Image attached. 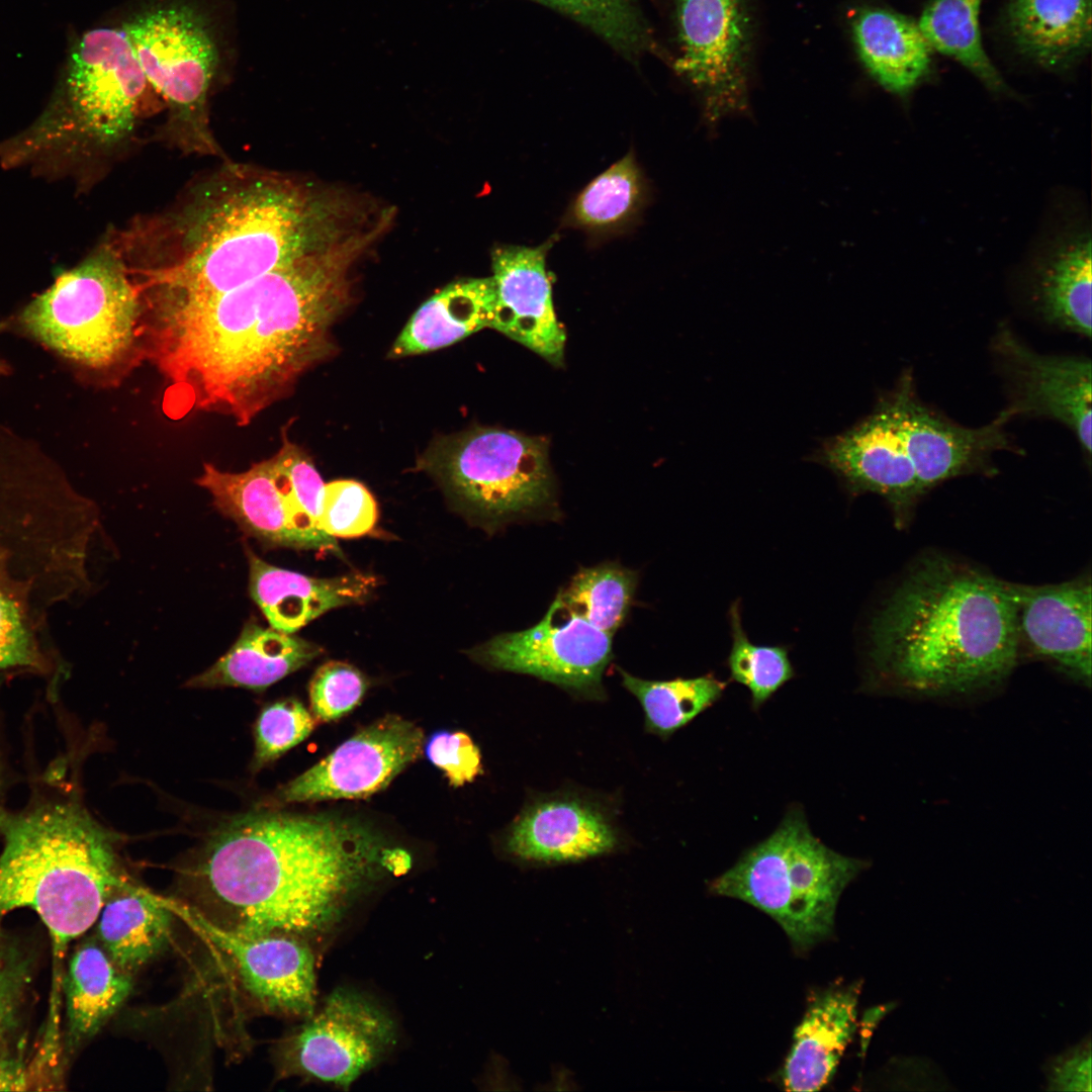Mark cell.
<instances>
[{"instance_id":"1","label":"cell","mask_w":1092,"mask_h":1092,"mask_svg":"<svg viewBox=\"0 0 1092 1092\" xmlns=\"http://www.w3.org/2000/svg\"><path fill=\"white\" fill-rule=\"evenodd\" d=\"M367 246L355 234L220 294L153 297L141 355L194 407L246 426L331 353Z\"/></svg>"},{"instance_id":"2","label":"cell","mask_w":1092,"mask_h":1092,"mask_svg":"<svg viewBox=\"0 0 1092 1092\" xmlns=\"http://www.w3.org/2000/svg\"><path fill=\"white\" fill-rule=\"evenodd\" d=\"M410 866L407 851L357 818L261 812L214 834L200 875L235 918L228 927L299 936L326 930L373 882Z\"/></svg>"},{"instance_id":"3","label":"cell","mask_w":1092,"mask_h":1092,"mask_svg":"<svg viewBox=\"0 0 1092 1092\" xmlns=\"http://www.w3.org/2000/svg\"><path fill=\"white\" fill-rule=\"evenodd\" d=\"M1006 581L939 554L916 561L870 626V681L926 696L1006 679L1019 653Z\"/></svg>"},{"instance_id":"4","label":"cell","mask_w":1092,"mask_h":1092,"mask_svg":"<svg viewBox=\"0 0 1092 1092\" xmlns=\"http://www.w3.org/2000/svg\"><path fill=\"white\" fill-rule=\"evenodd\" d=\"M332 201L290 180L238 175L215 183L185 212L173 257L129 268L155 297L220 294L347 237Z\"/></svg>"},{"instance_id":"5","label":"cell","mask_w":1092,"mask_h":1092,"mask_svg":"<svg viewBox=\"0 0 1092 1092\" xmlns=\"http://www.w3.org/2000/svg\"><path fill=\"white\" fill-rule=\"evenodd\" d=\"M0 916L32 910L57 954L88 930L115 887L112 835L74 802L19 813L0 807Z\"/></svg>"},{"instance_id":"6","label":"cell","mask_w":1092,"mask_h":1092,"mask_svg":"<svg viewBox=\"0 0 1092 1092\" xmlns=\"http://www.w3.org/2000/svg\"><path fill=\"white\" fill-rule=\"evenodd\" d=\"M866 860L825 845L804 811L788 809L777 829L710 883L712 894L746 902L770 916L804 951L833 930L838 900Z\"/></svg>"},{"instance_id":"7","label":"cell","mask_w":1092,"mask_h":1092,"mask_svg":"<svg viewBox=\"0 0 1092 1092\" xmlns=\"http://www.w3.org/2000/svg\"><path fill=\"white\" fill-rule=\"evenodd\" d=\"M142 315L128 267L104 246L58 276L26 306L22 322L48 347L100 369L141 355Z\"/></svg>"},{"instance_id":"8","label":"cell","mask_w":1092,"mask_h":1092,"mask_svg":"<svg viewBox=\"0 0 1092 1092\" xmlns=\"http://www.w3.org/2000/svg\"><path fill=\"white\" fill-rule=\"evenodd\" d=\"M424 463L493 524L540 514L554 502L549 446L543 437L475 428L433 445Z\"/></svg>"},{"instance_id":"9","label":"cell","mask_w":1092,"mask_h":1092,"mask_svg":"<svg viewBox=\"0 0 1092 1092\" xmlns=\"http://www.w3.org/2000/svg\"><path fill=\"white\" fill-rule=\"evenodd\" d=\"M675 68L701 95L714 126L749 107L754 38L750 0H677Z\"/></svg>"},{"instance_id":"10","label":"cell","mask_w":1092,"mask_h":1092,"mask_svg":"<svg viewBox=\"0 0 1092 1092\" xmlns=\"http://www.w3.org/2000/svg\"><path fill=\"white\" fill-rule=\"evenodd\" d=\"M122 29L149 83L192 126L198 146L214 145L203 119L217 50L202 17L186 5L148 9Z\"/></svg>"},{"instance_id":"11","label":"cell","mask_w":1092,"mask_h":1092,"mask_svg":"<svg viewBox=\"0 0 1092 1092\" xmlns=\"http://www.w3.org/2000/svg\"><path fill=\"white\" fill-rule=\"evenodd\" d=\"M281 1045L289 1075L349 1087L395 1043V1025L377 1004L356 991L338 988L318 1011Z\"/></svg>"},{"instance_id":"12","label":"cell","mask_w":1092,"mask_h":1092,"mask_svg":"<svg viewBox=\"0 0 1092 1092\" xmlns=\"http://www.w3.org/2000/svg\"><path fill=\"white\" fill-rule=\"evenodd\" d=\"M491 668L530 674L576 696L605 697L603 674L613 658L612 636L554 603L535 626L499 634L469 651Z\"/></svg>"},{"instance_id":"13","label":"cell","mask_w":1092,"mask_h":1092,"mask_svg":"<svg viewBox=\"0 0 1092 1092\" xmlns=\"http://www.w3.org/2000/svg\"><path fill=\"white\" fill-rule=\"evenodd\" d=\"M165 903L172 913L226 954L244 987L263 1007L300 1017L314 1011V958L297 936L240 931L214 922L194 908L166 899Z\"/></svg>"},{"instance_id":"14","label":"cell","mask_w":1092,"mask_h":1092,"mask_svg":"<svg viewBox=\"0 0 1092 1092\" xmlns=\"http://www.w3.org/2000/svg\"><path fill=\"white\" fill-rule=\"evenodd\" d=\"M881 403L913 464L922 495L947 479L993 471L996 451L1018 452L1005 432V425L1013 418L1007 410L983 427L960 426L918 399L908 372Z\"/></svg>"},{"instance_id":"15","label":"cell","mask_w":1092,"mask_h":1092,"mask_svg":"<svg viewBox=\"0 0 1092 1092\" xmlns=\"http://www.w3.org/2000/svg\"><path fill=\"white\" fill-rule=\"evenodd\" d=\"M421 727L386 715L340 744L325 758L284 785L282 803L367 798L384 788L423 753Z\"/></svg>"},{"instance_id":"16","label":"cell","mask_w":1092,"mask_h":1092,"mask_svg":"<svg viewBox=\"0 0 1092 1092\" xmlns=\"http://www.w3.org/2000/svg\"><path fill=\"white\" fill-rule=\"evenodd\" d=\"M815 459L851 493L884 497L898 528L908 524L922 496L913 464L881 401L864 420L827 439Z\"/></svg>"},{"instance_id":"17","label":"cell","mask_w":1092,"mask_h":1092,"mask_svg":"<svg viewBox=\"0 0 1092 1092\" xmlns=\"http://www.w3.org/2000/svg\"><path fill=\"white\" fill-rule=\"evenodd\" d=\"M1011 382L1012 417H1045L1073 431L1083 453L1091 455V362L1077 356L1042 355L1002 328L995 340Z\"/></svg>"},{"instance_id":"18","label":"cell","mask_w":1092,"mask_h":1092,"mask_svg":"<svg viewBox=\"0 0 1092 1092\" xmlns=\"http://www.w3.org/2000/svg\"><path fill=\"white\" fill-rule=\"evenodd\" d=\"M1019 641L1050 660L1071 678L1091 681V580L1078 578L1053 584L1007 582Z\"/></svg>"},{"instance_id":"19","label":"cell","mask_w":1092,"mask_h":1092,"mask_svg":"<svg viewBox=\"0 0 1092 1092\" xmlns=\"http://www.w3.org/2000/svg\"><path fill=\"white\" fill-rule=\"evenodd\" d=\"M550 245L503 246L492 252L495 305L490 328L560 366L566 334L556 317L546 269Z\"/></svg>"},{"instance_id":"20","label":"cell","mask_w":1092,"mask_h":1092,"mask_svg":"<svg viewBox=\"0 0 1092 1092\" xmlns=\"http://www.w3.org/2000/svg\"><path fill=\"white\" fill-rule=\"evenodd\" d=\"M616 832L601 810L576 798H554L529 805L505 836L507 851L522 860L555 863L612 851Z\"/></svg>"},{"instance_id":"21","label":"cell","mask_w":1092,"mask_h":1092,"mask_svg":"<svg viewBox=\"0 0 1092 1092\" xmlns=\"http://www.w3.org/2000/svg\"><path fill=\"white\" fill-rule=\"evenodd\" d=\"M250 593L270 626L291 634L327 611L365 602L374 590V576L352 573L315 578L271 565L247 550Z\"/></svg>"},{"instance_id":"22","label":"cell","mask_w":1092,"mask_h":1092,"mask_svg":"<svg viewBox=\"0 0 1092 1092\" xmlns=\"http://www.w3.org/2000/svg\"><path fill=\"white\" fill-rule=\"evenodd\" d=\"M860 988L831 987L809 1004L782 1069L787 1091H818L830 1082L857 1027Z\"/></svg>"},{"instance_id":"23","label":"cell","mask_w":1092,"mask_h":1092,"mask_svg":"<svg viewBox=\"0 0 1092 1092\" xmlns=\"http://www.w3.org/2000/svg\"><path fill=\"white\" fill-rule=\"evenodd\" d=\"M196 482L210 493L218 511L246 533L269 544L298 547L272 458L243 472H226L204 463Z\"/></svg>"},{"instance_id":"24","label":"cell","mask_w":1092,"mask_h":1092,"mask_svg":"<svg viewBox=\"0 0 1092 1092\" xmlns=\"http://www.w3.org/2000/svg\"><path fill=\"white\" fill-rule=\"evenodd\" d=\"M860 61L887 91L905 96L929 73L932 47L918 22L884 8H864L851 20Z\"/></svg>"},{"instance_id":"25","label":"cell","mask_w":1092,"mask_h":1092,"mask_svg":"<svg viewBox=\"0 0 1092 1092\" xmlns=\"http://www.w3.org/2000/svg\"><path fill=\"white\" fill-rule=\"evenodd\" d=\"M1006 19L1016 48L1042 68H1067L1091 48L1092 0H1009Z\"/></svg>"},{"instance_id":"26","label":"cell","mask_w":1092,"mask_h":1092,"mask_svg":"<svg viewBox=\"0 0 1092 1092\" xmlns=\"http://www.w3.org/2000/svg\"><path fill=\"white\" fill-rule=\"evenodd\" d=\"M1033 300L1050 325L1091 337V235L1074 229L1052 246L1033 274Z\"/></svg>"},{"instance_id":"27","label":"cell","mask_w":1092,"mask_h":1092,"mask_svg":"<svg viewBox=\"0 0 1092 1092\" xmlns=\"http://www.w3.org/2000/svg\"><path fill=\"white\" fill-rule=\"evenodd\" d=\"M494 305L492 277L449 284L413 314L392 345L389 357L435 351L490 328Z\"/></svg>"},{"instance_id":"28","label":"cell","mask_w":1092,"mask_h":1092,"mask_svg":"<svg viewBox=\"0 0 1092 1092\" xmlns=\"http://www.w3.org/2000/svg\"><path fill=\"white\" fill-rule=\"evenodd\" d=\"M321 652L311 642L250 621L231 649L186 686L260 691L301 668Z\"/></svg>"},{"instance_id":"29","label":"cell","mask_w":1092,"mask_h":1092,"mask_svg":"<svg viewBox=\"0 0 1092 1092\" xmlns=\"http://www.w3.org/2000/svg\"><path fill=\"white\" fill-rule=\"evenodd\" d=\"M99 915L101 946L121 970L132 973L152 961L167 945L172 911L163 898L143 889L119 884Z\"/></svg>"},{"instance_id":"30","label":"cell","mask_w":1092,"mask_h":1092,"mask_svg":"<svg viewBox=\"0 0 1092 1092\" xmlns=\"http://www.w3.org/2000/svg\"><path fill=\"white\" fill-rule=\"evenodd\" d=\"M130 974L104 948L86 942L73 953L65 978L69 1033L78 1043L93 1036L120 1007L131 990Z\"/></svg>"},{"instance_id":"31","label":"cell","mask_w":1092,"mask_h":1092,"mask_svg":"<svg viewBox=\"0 0 1092 1092\" xmlns=\"http://www.w3.org/2000/svg\"><path fill=\"white\" fill-rule=\"evenodd\" d=\"M984 0H932L918 21L933 50L950 57L973 73L989 90L1008 89L984 50L980 10Z\"/></svg>"},{"instance_id":"32","label":"cell","mask_w":1092,"mask_h":1092,"mask_svg":"<svg viewBox=\"0 0 1092 1092\" xmlns=\"http://www.w3.org/2000/svg\"><path fill=\"white\" fill-rule=\"evenodd\" d=\"M622 685L640 702L646 730L667 738L720 700L727 682L713 673L670 680H647L619 668Z\"/></svg>"},{"instance_id":"33","label":"cell","mask_w":1092,"mask_h":1092,"mask_svg":"<svg viewBox=\"0 0 1092 1092\" xmlns=\"http://www.w3.org/2000/svg\"><path fill=\"white\" fill-rule=\"evenodd\" d=\"M637 581V572L616 562L580 568L553 603L613 636L629 613Z\"/></svg>"},{"instance_id":"34","label":"cell","mask_w":1092,"mask_h":1092,"mask_svg":"<svg viewBox=\"0 0 1092 1092\" xmlns=\"http://www.w3.org/2000/svg\"><path fill=\"white\" fill-rule=\"evenodd\" d=\"M271 458L288 500L299 548L339 552L336 539L320 524L325 484L311 459L286 439Z\"/></svg>"},{"instance_id":"35","label":"cell","mask_w":1092,"mask_h":1092,"mask_svg":"<svg viewBox=\"0 0 1092 1092\" xmlns=\"http://www.w3.org/2000/svg\"><path fill=\"white\" fill-rule=\"evenodd\" d=\"M641 186L638 166L628 154L586 185L572 205L570 218L594 231L620 225L637 209Z\"/></svg>"},{"instance_id":"36","label":"cell","mask_w":1092,"mask_h":1092,"mask_svg":"<svg viewBox=\"0 0 1092 1092\" xmlns=\"http://www.w3.org/2000/svg\"><path fill=\"white\" fill-rule=\"evenodd\" d=\"M732 647L727 659L731 679L746 687L751 706L757 711L775 693L795 676L784 646L751 643L743 630L739 602L729 610Z\"/></svg>"},{"instance_id":"37","label":"cell","mask_w":1092,"mask_h":1092,"mask_svg":"<svg viewBox=\"0 0 1092 1092\" xmlns=\"http://www.w3.org/2000/svg\"><path fill=\"white\" fill-rule=\"evenodd\" d=\"M590 28L608 42L632 52L645 40V31L630 0H539Z\"/></svg>"},{"instance_id":"38","label":"cell","mask_w":1092,"mask_h":1092,"mask_svg":"<svg viewBox=\"0 0 1092 1092\" xmlns=\"http://www.w3.org/2000/svg\"><path fill=\"white\" fill-rule=\"evenodd\" d=\"M317 721L300 702L286 699L266 706L255 726L253 768L274 761L309 736Z\"/></svg>"},{"instance_id":"39","label":"cell","mask_w":1092,"mask_h":1092,"mask_svg":"<svg viewBox=\"0 0 1092 1092\" xmlns=\"http://www.w3.org/2000/svg\"><path fill=\"white\" fill-rule=\"evenodd\" d=\"M377 519L376 502L362 483L341 479L325 484L320 524L330 537L366 535L373 530Z\"/></svg>"},{"instance_id":"40","label":"cell","mask_w":1092,"mask_h":1092,"mask_svg":"<svg viewBox=\"0 0 1092 1092\" xmlns=\"http://www.w3.org/2000/svg\"><path fill=\"white\" fill-rule=\"evenodd\" d=\"M367 688L363 674L342 661H328L309 684L310 710L317 722H332L350 713L362 701Z\"/></svg>"},{"instance_id":"41","label":"cell","mask_w":1092,"mask_h":1092,"mask_svg":"<svg viewBox=\"0 0 1092 1092\" xmlns=\"http://www.w3.org/2000/svg\"><path fill=\"white\" fill-rule=\"evenodd\" d=\"M43 666L22 600L0 587V669Z\"/></svg>"},{"instance_id":"42","label":"cell","mask_w":1092,"mask_h":1092,"mask_svg":"<svg viewBox=\"0 0 1092 1092\" xmlns=\"http://www.w3.org/2000/svg\"><path fill=\"white\" fill-rule=\"evenodd\" d=\"M424 751L453 787L471 783L482 772L480 750L463 731L435 732L425 741Z\"/></svg>"},{"instance_id":"43","label":"cell","mask_w":1092,"mask_h":1092,"mask_svg":"<svg viewBox=\"0 0 1092 1092\" xmlns=\"http://www.w3.org/2000/svg\"><path fill=\"white\" fill-rule=\"evenodd\" d=\"M1044 1073L1049 1090L1091 1091L1090 1036L1050 1060Z\"/></svg>"},{"instance_id":"44","label":"cell","mask_w":1092,"mask_h":1092,"mask_svg":"<svg viewBox=\"0 0 1092 1092\" xmlns=\"http://www.w3.org/2000/svg\"><path fill=\"white\" fill-rule=\"evenodd\" d=\"M6 946L0 929V1046L15 1027L25 979Z\"/></svg>"},{"instance_id":"45","label":"cell","mask_w":1092,"mask_h":1092,"mask_svg":"<svg viewBox=\"0 0 1092 1092\" xmlns=\"http://www.w3.org/2000/svg\"><path fill=\"white\" fill-rule=\"evenodd\" d=\"M27 1085L28 1075L23 1063L0 1056V1091H23Z\"/></svg>"}]
</instances>
